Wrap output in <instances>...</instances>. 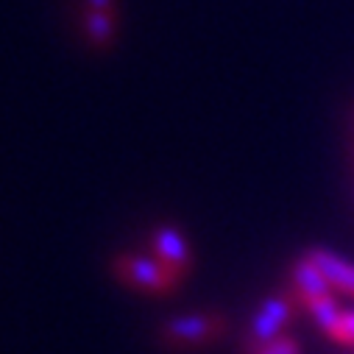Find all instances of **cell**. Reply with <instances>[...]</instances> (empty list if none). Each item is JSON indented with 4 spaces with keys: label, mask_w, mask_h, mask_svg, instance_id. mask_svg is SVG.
Masks as SVG:
<instances>
[{
    "label": "cell",
    "mask_w": 354,
    "mask_h": 354,
    "mask_svg": "<svg viewBox=\"0 0 354 354\" xmlns=\"http://www.w3.org/2000/svg\"><path fill=\"white\" fill-rule=\"evenodd\" d=\"M301 296V293H299ZM301 307L304 313L318 324V329H324V335L332 332V326L337 324L343 307L337 301V296H301Z\"/></svg>",
    "instance_id": "52a82bcc"
},
{
    "label": "cell",
    "mask_w": 354,
    "mask_h": 354,
    "mask_svg": "<svg viewBox=\"0 0 354 354\" xmlns=\"http://www.w3.org/2000/svg\"><path fill=\"white\" fill-rule=\"evenodd\" d=\"M115 274L129 282L131 288L148 290V293H170L182 285V274H176L173 268H167L165 262H159L153 254L151 257H140V254H120L115 259Z\"/></svg>",
    "instance_id": "3957f363"
},
{
    "label": "cell",
    "mask_w": 354,
    "mask_h": 354,
    "mask_svg": "<svg viewBox=\"0 0 354 354\" xmlns=\"http://www.w3.org/2000/svg\"><path fill=\"white\" fill-rule=\"evenodd\" d=\"M84 6L90 12H112L115 9V0H84Z\"/></svg>",
    "instance_id": "8fae6325"
},
{
    "label": "cell",
    "mask_w": 354,
    "mask_h": 354,
    "mask_svg": "<svg viewBox=\"0 0 354 354\" xmlns=\"http://www.w3.org/2000/svg\"><path fill=\"white\" fill-rule=\"evenodd\" d=\"M254 354H301V346H299L293 337L282 335V337H277V340H271V343L254 348Z\"/></svg>",
    "instance_id": "30bf717a"
},
{
    "label": "cell",
    "mask_w": 354,
    "mask_h": 354,
    "mask_svg": "<svg viewBox=\"0 0 354 354\" xmlns=\"http://www.w3.org/2000/svg\"><path fill=\"white\" fill-rule=\"evenodd\" d=\"M226 335V315L223 313H190L176 315L165 321L159 329V337L170 348H198L207 343H215Z\"/></svg>",
    "instance_id": "7a4b0ae2"
},
{
    "label": "cell",
    "mask_w": 354,
    "mask_h": 354,
    "mask_svg": "<svg viewBox=\"0 0 354 354\" xmlns=\"http://www.w3.org/2000/svg\"><path fill=\"white\" fill-rule=\"evenodd\" d=\"M151 254L182 277H187L193 268V248L187 234L179 226H170V223L156 226L151 234Z\"/></svg>",
    "instance_id": "277c9868"
},
{
    "label": "cell",
    "mask_w": 354,
    "mask_h": 354,
    "mask_svg": "<svg viewBox=\"0 0 354 354\" xmlns=\"http://www.w3.org/2000/svg\"><path fill=\"white\" fill-rule=\"evenodd\" d=\"M326 337L340 343V346H354V310H343L337 324L332 326V332Z\"/></svg>",
    "instance_id": "9c48e42d"
},
{
    "label": "cell",
    "mask_w": 354,
    "mask_h": 354,
    "mask_svg": "<svg viewBox=\"0 0 354 354\" xmlns=\"http://www.w3.org/2000/svg\"><path fill=\"white\" fill-rule=\"evenodd\" d=\"M290 282L301 296H337L332 282L324 277V271L307 254L290 265Z\"/></svg>",
    "instance_id": "8992f818"
},
{
    "label": "cell",
    "mask_w": 354,
    "mask_h": 354,
    "mask_svg": "<svg viewBox=\"0 0 354 354\" xmlns=\"http://www.w3.org/2000/svg\"><path fill=\"white\" fill-rule=\"evenodd\" d=\"M299 313H304V307H301V296H299L296 288H290V290H285V293L268 296V299L259 304V310L254 313V318H251V324H248V343H251L254 348H259V346H265V343L282 337L285 329H288V324H290Z\"/></svg>",
    "instance_id": "6da1fadb"
},
{
    "label": "cell",
    "mask_w": 354,
    "mask_h": 354,
    "mask_svg": "<svg viewBox=\"0 0 354 354\" xmlns=\"http://www.w3.org/2000/svg\"><path fill=\"white\" fill-rule=\"evenodd\" d=\"M307 257L324 271V277L332 282V288H335L337 296L346 293V296L354 299V265H351V262L340 259L337 254H332V251H326V248H310Z\"/></svg>",
    "instance_id": "5b68a950"
},
{
    "label": "cell",
    "mask_w": 354,
    "mask_h": 354,
    "mask_svg": "<svg viewBox=\"0 0 354 354\" xmlns=\"http://www.w3.org/2000/svg\"><path fill=\"white\" fill-rule=\"evenodd\" d=\"M84 31H86V37H90V42L95 48H109V42L115 37V17H112V12H90V9H86Z\"/></svg>",
    "instance_id": "ba28073f"
}]
</instances>
